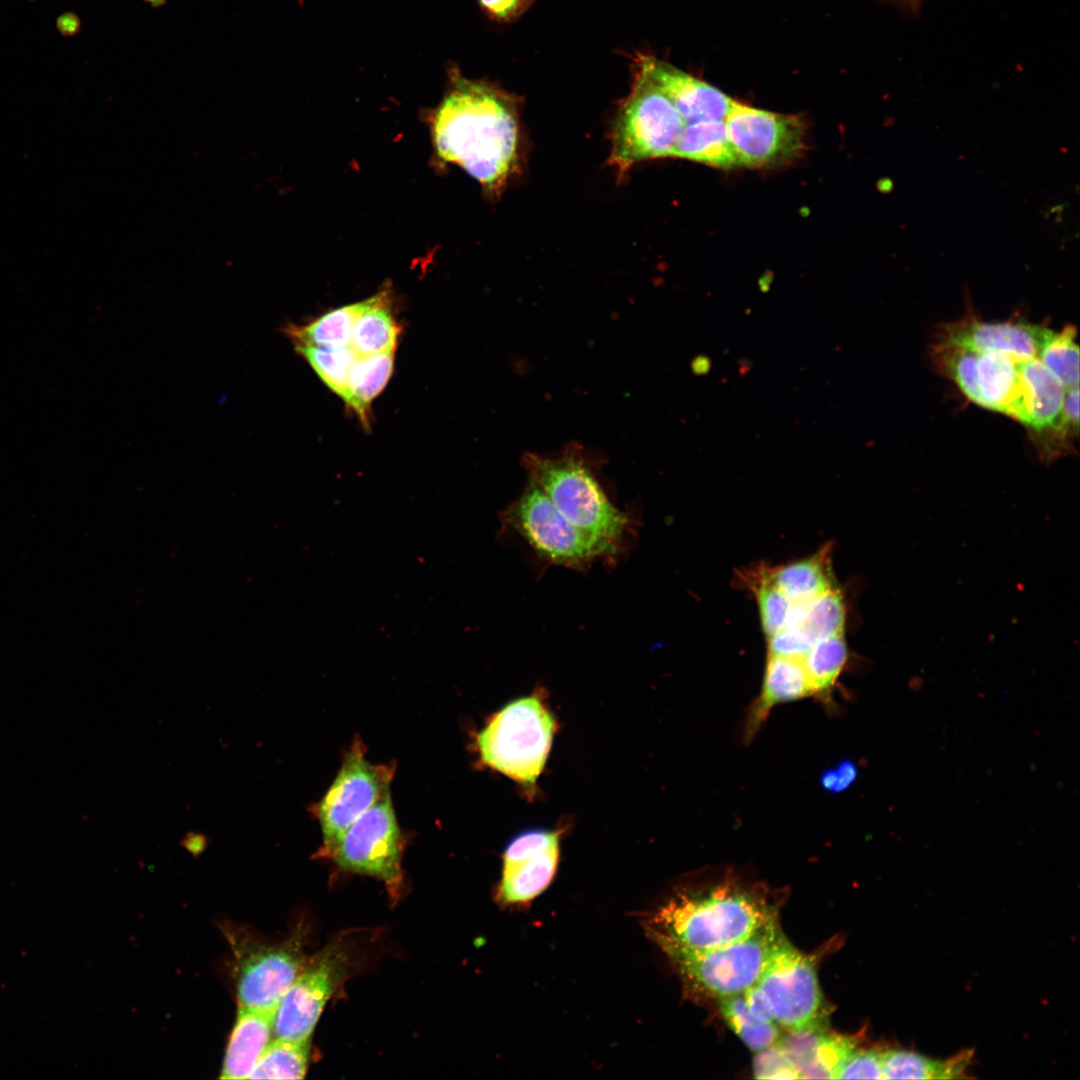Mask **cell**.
I'll list each match as a JSON object with an SVG mask.
<instances>
[{
    "mask_svg": "<svg viewBox=\"0 0 1080 1080\" xmlns=\"http://www.w3.org/2000/svg\"><path fill=\"white\" fill-rule=\"evenodd\" d=\"M439 105L430 114L439 159L463 168L491 195L503 191L518 168V97L464 76L456 65Z\"/></svg>",
    "mask_w": 1080,
    "mask_h": 1080,
    "instance_id": "6da1fadb",
    "label": "cell"
},
{
    "mask_svg": "<svg viewBox=\"0 0 1080 1080\" xmlns=\"http://www.w3.org/2000/svg\"><path fill=\"white\" fill-rule=\"evenodd\" d=\"M774 923L777 907L767 891L727 877L677 890L646 918L644 927L668 955L722 947Z\"/></svg>",
    "mask_w": 1080,
    "mask_h": 1080,
    "instance_id": "7a4b0ae2",
    "label": "cell"
},
{
    "mask_svg": "<svg viewBox=\"0 0 1080 1080\" xmlns=\"http://www.w3.org/2000/svg\"><path fill=\"white\" fill-rule=\"evenodd\" d=\"M556 730L553 713L538 693L508 702L477 733L480 762L528 791L546 765Z\"/></svg>",
    "mask_w": 1080,
    "mask_h": 1080,
    "instance_id": "3957f363",
    "label": "cell"
},
{
    "mask_svg": "<svg viewBox=\"0 0 1080 1080\" xmlns=\"http://www.w3.org/2000/svg\"><path fill=\"white\" fill-rule=\"evenodd\" d=\"M522 464L529 480L571 523L619 553L631 520L610 502L582 456L575 451L552 458L527 453Z\"/></svg>",
    "mask_w": 1080,
    "mask_h": 1080,
    "instance_id": "277c9868",
    "label": "cell"
},
{
    "mask_svg": "<svg viewBox=\"0 0 1080 1080\" xmlns=\"http://www.w3.org/2000/svg\"><path fill=\"white\" fill-rule=\"evenodd\" d=\"M685 124L672 101L638 69L614 122L609 164L623 174L637 163L672 157Z\"/></svg>",
    "mask_w": 1080,
    "mask_h": 1080,
    "instance_id": "5b68a950",
    "label": "cell"
},
{
    "mask_svg": "<svg viewBox=\"0 0 1080 1080\" xmlns=\"http://www.w3.org/2000/svg\"><path fill=\"white\" fill-rule=\"evenodd\" d=\"M502 520L541 558L553 564L584 570L596 559H614L618 554L571 523L531 480L505 509Z\"/></svg>",
    "mask_w": 1080,
    "mask_h": 1080,
    "instance_id": "8992f818",
    "label": "cell"
},
{
    "mask_svg": "<svg viewBox=\"0 0 1080 1080\" xmlns=\"http://www.w3.org/2000/svg\"><path fill=\"white\" fill-rule=\"evenodd\" d=\"M778 931L774 923L722 947L667 956L686 991L717 999L742 994L757 982Z\"/></svg>",
    "mask_w": 1080,
    "mask_h": 1080,
    "instance_id": "52a82bcc",
    "label": "cell"
},
{
    "mask_svg": "<svg viewBox=\"0 0 1080 1080\" xmlns=\"http://www.w3.org/2000/svg\"><path fill=\"white\" fill-rule=\"evenodd\" d=\"M755 985L778 1026L789 1031L823 1028L826 1009L815 968L780 930Z\"/></svg>",
    "mask_w": 1080,
    "mask_h": 1080,
    "instance_id": "ba28073f",
    "label": "cell"
},
{
    "mask_svg": "<svg viewBox=\"0 0 1080 1080\" xmlns=\"http://www.w3.org/2000/svg\"><path fill=\"white\" fill-rule=\"evenodd\" d=\"M404 834L391 791L361 815L324 855L342 870L375 877L397 897L403 883Z\"/></svg>",
    "mask_w": 1080,
    "mask_h": 1080,
    "instance_id": "9c48e42d",
    "label": "cell"
},
{
    "mask_svg": "<svg viewBox=\"0 0 1080 1080\" xmlns=\"http://www.w3.org/2000/svg\"><path fill=\"white\" fill-rule=\"evenodd\" d=\"M366 750L362 739L356 736L328 790L311 807L322 833L321 856L361 815L391 791L395 764L372 763L366 758Z\"/></svg>",
    "mask_w": 1080,
    "mask_h": 1080,
    "instance_id": "30bf717a",
    "label": "cell"
},
{
    "mask_svg": "<svg viewBox=\"0 0 1080 1080\" xmlns=\"http://www.w3.org/2000/svg\"><path fill=\"white\" fill-rule=\"evenodd\" d=\"M231 944L236 960L239 1008L276 1012L303 968L301 940L294 936L285 943L267 945L249 937L233 936Z\"/></svg>",
    "mask_w": 1080,
    "mask_h": 1080,
    "instance_id": "8fae6325",
    "label": "cell"
},
{
    "mask_svg": "<svg viewBox=\"0 0 1080 1080\" xmlns=\"http://www.w3.org/2000/svg\"><path fill=\"white\" fill-rule=\"evenodd\" d=\"M349 951L345 941L335 940L323 948L300 971L281 999L274 1018L275 1039L309 1041L326 1002L347 970Z\"/></svg>",
    "mask_w": 1080,
    "mask_h": 1080,
    "instance_id": "7c38bea8",
    "label": "cell"
},
{
    "mask_svg": "<svg viewBox=\"0 0 1080 1080\" xmlns=\"http://www.w3.org/2000/svg\"><path fill=\"white\" fill-rule=\"evenodd\" d=\"M724 122L740 167L779 165L799 156L805 147V125L793 115L734 101Z\"/></svg>",
    "mask_w": 1080,
    "mask_h": 1080,
    "instance_id": "4fadbf2b",
    "label": "cell"
},
{
    "mask_svg": "<svg viewBox=\"0 0 1080 1080\" xmlns=\"http://www.w3.org/2000/svg\"><path fill=\"white\" fill-rule=\"evenodd\" d=\"M561 834L560 829L533 828L509 841L497 892L503 904H525L550 885L558 868Z\"/></svg>",
    "mask_w": 1080,
    "mask_h": 1080,
    "instance_id": "5bb4252c",
    "label": "cell"
},
{
    "mask_svg": "<svg viewBox=\"0 0 1080 1080\" xmlns=\"http://www.w3.org/2000/svg\"><path fill=\"white\" fill-rule=\"evenodd\" d=\"M1048 328L1023 321L982 322L965 318L944 324L937 343L982 352H999L1019 361L1037 357Z\"/></svg>",
    "mask_w": 1080,
    "mask_h": 1080,
    "instance_id": "9a60e30c",
    "label": "cell"
},
{
    "mask_svg": "<svg viewBox=\"0 0 1080 1080\" xmlns=\"http://www.w3.org/2000/svg\"><path fill=\"white\" fill-rule=\"evenodd\" d=\"M639 69L672 101L685 123L724 120L734 102L716 87L652 56L639 57Z\"/></svg>",
    "mask_w": 1080,
    "mask_h": 1080,
    "instance_id": "2e32d148",
    "label": "cell"
},
{
    "mask_svg": "<svg viewBox=\"0 0 1080 1080\" xmlns=\"http://www.w3.org/2000/svg\"><path fill=\"white\" fill-rule=\"evenodd\" d=\"M812 697L803 661L767 656L759 695L750 704L743 725V740L749 744L779 704Z\"/></svg>",
    "mask_w": 1080,
    "mask_h": 1080,
    "instance_id": "e0dca14e",
    "label": "cell"
},
{
    "mask_svg": "<svg viewBox=\"0 0 1080 1080\" xmlns=\"http://www.w3.org/2000/svg\"><path fill=\"white\" fill-rule=\"evenodd\" d=\"M1019 360L999 352L979 353L978 405L1001 412L1027 425L1019 373Z\"/></svg>",
    "mask_w": 1080,
    "mask_h": 1080,
    "instance_id": "ac0fdd59",
    "label": "cell"
},
{
    "mask_svg": "<svg viewBox=\"0 0 1080 1080\" xmlns=\"http://www.w3.org/2000/svg\"><path fill=\"white\" fill-rule=\"evenodd\" d=\"M275 1011L238 1009L226 1048L221 1079H248L271 1042Z\"/></svg>",
    "mask_w": 1080,
    "mask_h": 1080,
    "instance_id": "d6986e66",
    "label": "cell"
},
{
    "mask_svg": "<svg viewBox=\"0 0 1080 1080\" xmlns=\"http://www.w3.org/2000/svg\"><path fill=\"white\" fill-rule=\"evenodd\" d=\"M832 546L827 543L809 557L780 566H767L770 580L797 605L839 587L832 568Z\"/></svg>",
    "mask_w": 1080,
    "mask_h": 1080,
    "instance_id": "ffe728a7",
    "label": "cell"
},
{
    "mask_svg": "<svg viewBox=\"0 0 1080 1080\" xmlns=\"http://www.w3.org/2000/svg\"><path fill=\"white\" fill-rule=\"evenodd\" d=\"M1022 399L1028 416L1027 427L1039 432L1059 416L1066 389L1037 358L1019 362Z\"/></svg>",
    "mask_w": 1080,
    "mask_h": 1080,
    "instance_id": "44dd1931",
    "label": "cell"
},
{
    "mask_svg": "<svg viewBox=\"0 0 1080 1080\" xmlns=\"http://www.w3.org/2000/svg\"><path fill=\"white\" fill-rule=\"evenodd\" d=\"M672 157L720 169L740 167L724 120L686 123Z\"/></svg>",
    "mask_w": 1080,
    "mask_h": 1080,
    "instance_id": "7402d4cb",
    "label": "cell"
},
{
    "mask_svg": "<svg viewBox=\"0 0 1080 1080\" xmlns=\"http://www.w3.org/2000/svg\"><path fill=\"white\" fill-rule=\"evenodd\" d=\"M802 661L812 697L828 712H833L836 707L833 690L849 661L845 633L816 639Z\"/></svg>",
    "mask_w": 1080,
    "mask_h": 1080,
    "instance_id": "603a6c76",
    "label": "cell"
},
{
    "mask_svg": "<svg viewBox=\"0 0 1080 1080\" xmlns=\"http://www.w3.org/2000/svg\"><path fill=\"white\" fill-rule=\"evenodd\" d=\"M398 335L388 295L382 291L364 300L352 329L350 347L357 356L394 352Z\"/></svg>",
    "mask_w": 1080,
    "mask_h": 1080,
    "instance_id": "cb8c5ba5",
    "label": "cell"
},
{
    "mask_svg": "<svg viewBox=\"0 0 1080 1080\" xmlns=\"http://www.w3.org/2000/svg\"><path fill=\"white\" fill-rule=\"evenodd\" d=\"M972 1055L964 1051L946 1060H935L902 1049L882 1051L884 1079H959Z\"/></svg>",
    "mask_w": 1080,
    "mask_h": 1080,
    "instance_id": "d4e9b609",
    "label": "cell"
},
{
    "mask_svg": "<svg viewBox=\"0 0 1080 1080\" xmlns=\"http://www.w3.org/2000/svg\"><path fill=\"white\" fill-rule=\"evenodd\" d=\"M393 363V352H386L357 356L351 368L343 399L365 425L372 401L391 377Z\"/></svg>",
    "mask_w": 1080,
    "mask_h": 1080,
    "instance_id": "484cf974",
    "label": "cell"
},
{
    "mask_svg": "<svg viewBox=\"0 0 1080 1080\" xmlns=\"http://www.w3.org/2000/svg\"><path fill=\"white\" fill-rule=\"evenodd\" d=\"M846 616L844 597L837 587L806 604H795L784 628L796 629L814 642L845 633Z\"/></svg>",
    "mask_w": 1080,
    "mask_h": 1080,
    "instance_id": "4316f807",
    "label": "cell"
},
{
    "mask_svg": "<svg viewBox=\"0 0 1080 1080\" xmlns=\"http://www.w3.org/2000/svg\"><path fill=\"white\" fill-rule=\"evenodd\" d=\"M363 306L364 301L342 306L306 325H290L285 330L294 344L321 347L350 346L352 329Z\"/></svg>",
    "mask_w": 1080,
    "mask_h": 1080,
    "instance_id": "83f0119b",
    "label": "cell"
},
{
    "mask_svg": "<svg viewBox=\"0 0 1080 1080\" xmlns=\"http://www.w3.org/2000/svg\"><path fill=\"white\" fill-rule=\"evenodd\" d=\"M739 577L741 583L753 593L765 637L768 638L782 630L795 604L772 583L767 566L758 565L744 570Z\"/></svg>",
    "mask_w": 1080,
    "mask_h": 1080,
    "instance_id": "f1b7e54d",
    "label": "cell"
},
{
    "mask_svg": "<svg viewBox=\"0 0 1080 1080\" xmlns=\"http://www.w3.org/2000/svg\"><path fill=\"white\" fill-rule=\"evenodd\" d=\"M311 1040L274 1039L269 1043L248 1079H302L307 1071Z\"/></svg>",
    "mask_w": 1080,
    "mask_h": 1080,
    "instance_id": "f546056e",
    "label": "cell"
},
{
    "mask_svg": "<svg viewBox=\"0 0 1080 1080\" xmlns=\"http://www.w3.org/2000/svg\"><path fill=\"white\" fill-rule=\"evenodd\" d=\"M857 1048V1040L820 1030L799 1069L800 1079H837L838 1072Z\"/></svg>",
    "mask_w": 1080,
    "mask_h": 1080,
    "instance_id": "4dcf8cb0",
    "label": "cell"
},
{
    "mask_svg": "<svg viewBox=\"0 0 1080 1080\" xmlns=\"http://www.w3.org/2000/svg\"><path fill=\"white\" fill-rule=\"evenodd\" d=\"M719 1007L730 1028L754 1052L765 1049L780 1039L779 1026L764 1022L748 1009L742 994L719 998Z\"/></svg>",
    "mask_w": 1080,
    "mask_h": 1080,
    "instance_id": "1f68e13d",
    "label": "cell"
},
{
    "mask_svg": "<svg viewBox=\"0 0 1080 1080\" xmlns=\"http://www.w3.org/2000/svg\"><path fill=\"white\" fill-rule=\"evenodd\" d=\"M1075 338L1073 326H1066L1060 332L1049 329L1037 354L1066 390L1079 386V348Z\"/></svg>",
    "mask_w": 1080,
    "mask_h": 1080,
    "instance_id": "d6a6232c",
    "label": "cell"
},
{
    "mask_svg": "<svg viewBox=\"0 0 1080 1080\" xmlns=\"http://www.w3.org/2000/svg\"><path fill=\"white\" fill-rule=\"evenodd\" d=\"M296 351L305 358L327 387L344 398L351 368L357 355L350 346L321 347L295 344Z\"/></svg>",
    "mask_w": 1080,
    "mask_h": 1080,
    "instance_id": "836d02e7",
    "label": "cell"
},
{
    "mask_svg": "<svg viewBox=\"0 0 1080 1080\" xmlns=\"http://www.w3.org/2000/svg\"><path fill=\"white\" fill-rule=\"evenodd\" d=\"M753 1072L758 1079H800L798 1068L778 1043L756 1052Z\"/></svg>",
    "mask_w": 1080,
    "mask_h": 1080,
    "instance_id": "e575fe53",
    "label": "cell"
},
{
    "mask_svg": "<svg viewBox=\"0 0 1080 1080\" xmlns=\"http://www.w3.org/2000/svg\"><path fill=\"white\" fill-rule=\"evenodd\" d=\"M837 1079H884L882 1051L856 1048L841 1066Z\"/></svg>",
    "mask_w": 1080,
    "mask_h": 1080,
    "instance_id": "d590c367",
    "label": "cell"
},
{
    "mask_svg": "<svg viewBox=\"0 0 1080 1080\" xmlns=\"http://www.w3.org/2000/svg\"><path fill=\"white\" fill-rule=\"evenodd\" d=\"M767 656H780L803 660L814 643L796 629L783 628L766 638Z\"/></svg>",
    "mask_w": 1080,
    "mask_h": 1080,
    "instance_id": "8d00e7d4",
    "label": "cell"
},
{
    "mask_svg": "<svg viewBox=\"0 0 1080 1080\" xmlns=\"http://www.w3.org/2000/svg\"><path fill=\"white\" fill-rule=\"evenodd\" d=\"M536 0H477L482 11L490 19L509 23L522 16Z\"/></svg>",
    "mask_w": 1080,
    "mask_h": 1080,
    "instance_id": "74e56055",
    "label": "cell"
},
{
    "mask_svg": "<svg viewBox=\"0 0 1080 1080\" xmlns=\"http://www.w3.org/2000/svg\"><path fill=\"white\" fill-rule=\"evenodd\" d=\"M857 777V766L850 760H844L836 767L824 771L820 784L824 790L833 793L845 791Z\"/></svg>",
    "mask_w": 1080,
    "mask_h": 1080,
    "instance_id": "f35d334b",
    "label": "cell"
},
{
    "mask_svg": "<svg viewBox=\"0 0 1080 1080\" xmlns=\"http://www.w3.org/2000/svg\"><path fill=\"white\" fill-rule=\"evenodd\" d=\"M747 1007L749 1011L764 1022L776 1023L766 998L754 984L749 987L744 993Z\"/></svg>",
    "mask_w": 1080,
    "mask_h": 1080,
    "instance_id": "ab89813d",
    "label": "cell"
},
{
    "mask_svg": "<svg viewBox=\"0 0 1080 1080\" xmlns=\"http://www.w3.org/2000/svg\"><path fill=\"white\" fill-rule=\"evenodd\" d=\"M182 845L191 853L199 854L207 845V837L203 833L190 831L182 839Z\"/></svg>",
    "mask_w": 1080,
    "mask_h": 1080,
    "instance_id": "60d3db41",
    "label": "cell"
},
{
    "mask_svg": "<svg viewBox=\"0 0 1080 1080\" xmlns=\"http://www.w3.org/2000/svg\"><path fill=\"white\" fill-rule=\"evenodd\" d=\"M57 27L64 36H72L80 31L81 22L73 13H66L57 20Z\"/></svg>",
    "mask_w": 1080,
    "mask_h": 1080,
    "instance_id": "b9f144b4",
    "label": "cell"
},
{
    "mask_svg": "<svg viewBox=\"0 0 1080 1080\" xmlns=\"http://www.w3.org/2000/svg\"><path fill=\"white\" fill-rule=\"evenodd\" d=\"M924 0H896L898 6L907 12L917 15Z\"/></svg>",
    "mask_w": 1080,
    "mask_h": 1080,
    "instance_id": "7bdbcfd3",
    "label": "cell"
},
{
    "mask_svg": "<svg viewBox=\"0 0 1080 1080\" xmlns=\"http://www.w3.org/2000/svg\"><path fill=\"white\" fill-rule=\"evenodd\" d=\"M148 3L152 8H160L167 3V0H143Z\"/></svg>",
    "mask_w": 1080,
    "mask_h": 1080,
    "instance_id": "ee69618b",
    "label": "cell"
}]
</instances>
